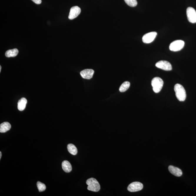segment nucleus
<instances>
[{"instance_id":"obj_17","label":"nucleus","mask_w":196,"mask_h":196,"mask_svg":"<svg viewBox=\"0 0 196 196\" xmlns=\"http://www.w3.org/2000/svg\"><path fill=\"white\" fill-rule=\"evenodd\" d=\"M130 86V83L129 82H125L121 85L119 91L121 92H124L127 91Z\"/></svg>"},{"instance_id":"obj_18","label":"nucleus","mask_w":196,"mask_h":196,"mask_svg":"<svg viewBox=\"0 0 196 196\" xmlns=\"http://www.w3.org/2000/svg\"><path fill=\"white\" fill-rule=\"evenodd\" d=\"M37 187L39 192H43L46 189V186L43 183L39 181L37 183Z\"/></svg>"},{"instance_id":"obj_5","label":"nucleus","mask_w":196,"mask_h":196,"mask_svg":"<svg viewBox=\"0 0 196 196\" xmlns=\"http://www.w3.org/2000/svg\"><path fill=\"white\" fill-rule=\"evenodd\" d=\"M188 21L191 23H196V11L193 8L188 7L186 10Z\"/></svg>"},{"instance_id":"obj_7","label":"nucleus","mask_w":196,"mask_h":196,"mask_svg":"<svg viewBox=\"0 0 196 196\" xmlns=\"http://www.w3.org/2000/svg\"><path fill=\"white\" fill-rule=\"evenodd\" d=\"M143 185L139 182H134L129 185L127 190L131 192H137L142 189Z\"/></svg>"},{"instance_id":"obj_16","label":"nucleus","mask_w":196,"mask_h":196,"mask_svg":"<svg viewBox=\"0 0 196 196\" xmlns=\"http://www.w3.org/2000/svg\"><path fill=\"white\" fill-rule=\"evenodd\" d=\"M67 149L70 153L73 155H76L77 153V149L75 145L72 144H68L67 146Z\"/></svg>"},{"instance_id":"obj_1","label":"nucleus","mask_w":196,"mask_h":196,"mask_svg":"<svg viewBox=\"0 0 196 196\" xmlns=\"http://www.w3.org/2000/svg\"><path fill=\"white\" fill-rule=\"evenodd\" d=\"M176 96L180 102H183L186 99V94L184 87L180 84H177L174 88Z\"/></svg>"},{"instance_id":"obj_19","label":"nucleus","mask_w":196,"mask_h":196,"mask_svg":"<svg viewBox=\"0 0 196 196\" xmlns=\"http://www.w3.org/2000/svg\"><path fill=\"white\" fill-rule=\"evenodd\" d=\"M126 4L131 7H134L137 4V0H124Z\"/></svg>"},{"instance_id":"obj_2","label":"nucleus","mask_w":196,"mask_h":196,"mask_svg":"<svg viewBox=\"0 0 196 196\" xmlns=\"http://www.w3.org/2000/svg\"><path fill=\"white\" fill-rule=\"evenodd\" d=\"M86 183L88 185V190L98 192L100 189V186L97 180L94 178H92L87 180Z\"/></svg>"},{"instance_id":"obj_11","label":"nucleus","mask_w":196,"mask_h":196,"mask_svg":"<svg viewBox=\"0 0 196 196\" xmlns=\"http://www.w3.org/2000/svg\"><path fill=\"white\" fill-rule=\"evenodd\" d=\"M169 172L171 174L177 177H180L182 175V172L178 168L174 167L172 166H170L169 167Z\"/></svg>"},{"instance_id":"obj_8","label":"nucleus","mask_w":196,"mask_h":196,"mask_svg":"<svg viewBox=\"0 0 196 196\" xmlns=\"http://www.w3.org/2000/svg\"><path fill=\"white\" fill-rule=\"evenodd\" d=\"M157 33L152 32L146 34L142 37V41L144 43H152L155 40L157 35Z\"/></svg>"},{"instance_id":"obj_15","label":"nucleus","mask_w":196,"mask_h":196,"mask_svg":"<svg viewBox=\"0 0 196 196\" xmlns=\"http://www.w3.org/2000/svg\"><path fill=\"white\" fill-rule=\"evenodd\" d=\"M18 50L16 49L9 50L5 53V56L7 57H14L18 55Z\"/></svg>"},{"instance_id":"obj_6","label":"nucleus","mask_w":196,"mask_h":196,"mask_svg":"<svg viewBox=\"0 0 196 196\" xmlns=\"http://www.w3.org/2000/svg\"><path fill=\"white\" fill-rule=\"evenodd\" d=\"M155 66L160 69L166 71H170L172 69V65L169 62L166 61H160L156 63Z\"/></svg>"},{"instance_id":"obj_9","label":"nucleus","mask_w":196,"mask_h":196,"mask_svg":"<svg viewBox=\"0 0 196 196\" xmlns=\"http://www.w3.org/2000/svg\"><path fill=\"white\" fill-rule=\"evenodd\" d=\"M81 12V10L80 7L77 6H74L70 9L68 18L70 20L74 19L80 15Z\"/></svg>"},{"instance_id":"obj_22","label":"nucleus","mask_w":196,"mask_h":196,"mask_svg":"<svg viewBox=\"0 0 196 196\" xmlns=\"http://www.w3.org/2000/svg\"><path fill=\"white\" fill-rule=\"evenodd\" d=\"M1 66H0V72H1Z\"/></svg>"},{"instance_id":"obj_12","label":"nucleus","mask_w":196,"mask_h":196,"mask_svg":"<svg viewBox=\"0 0 196 196\" xmlns=\"http://www.w3.org/2000/svg\"><path fill=\"white\" fill-rule=\"evenodd\" d=\"M27 103V99L25 98H21L18 102V110L21 111H23L25 109Z\"/></svg>"},{"instance_id":"obj_3","label":"nucleus","mask_w":196,"mask_h":196,"mask_svg":"<svg viewBox=\"0 0 196 196\" xmlns=\"http://www.w3.org/2000/svg\"><path fill=\"white\" fill-rule=\"evenodd\" d=\"M163 85V82L161 78H154L152 81V85L153 91L155 93H158L161 91Z\"/></svg>"},{"instance_id":"obj_13","label":"nucleus","mask_w":196,"mask_h":196,"mask_svg":"<svg viewBox=\"0 0 196 196\" xmlns=\"http://www.w3.org/2000/svg\"><path fill=\"white\" fill-rule=\"evenodd\" d=\"M62 167L63 170L66 172H69L72 170V167L69 162L64 161L62 163Z\"/></svg>"},{"instance_id":"obj_14","label":"nucleus","mask_w":196,"mask_h":196,"mask_svg":"<svg viewBox=\"0 0 196 196\" xmlns=\"http://www.w3.org/2000/svg\"><path fill=\"white\" fill-rule=\"evenodd\" d=\"M11 128V124L8 122L2 123L0 125V132L1 133H5L10 130Z\"/></svg>"},{"instance_id":"obj_10","label":"nucleus","mask_w":196,"mask_h":196,"mask_svg":"<svg viewBox=\"0 0 196 196\" xmlns=\"http://www.w3.org/2000/svg\"><path fill=\"white\" fill-rule=\"evenodd\" d=\"M94 71L92 69H85L81 72L80 75L84 79H90L92 78Z\"/></svg>"},{"instance_id":"obj_4","label":"nucleus","mask_w":196,"mask_h":196,"mask_svg":"<svg viewBox=\"0 0 196 196\" xmlns=\"http://www.w3.org/2000/svg\"><path fill=\"white\" fill-rule=\"evenodd\" d=\"M184 41L182 40H177L172 42L169 46L170 51L176 52L180 51L184 47Z\"/></svg>"},{"instance_id":"obj_21","label":"nucleus","mask_w":196,"mask_h":196,"mask_svg":"<svg viewBox=\"0 0 196 196\" xmlns=\"http://www.w3.org/2000/svg\"><path fill=\"white\" fill-rule=\"evenodd\" d=\"M1 155H1V152H0V159H1Z\"/></svg>"},{"instance_id":"obj_20","label":"nucleus","mask_w":196,"mask_h":196,"mask_svg":"<svg viewBox=\"0 0 196 196\" xmlns=\"http://www.w3.org/2000/svg\"><path fill=\"white\" fill-rule=\"evenodd\" d=\"M35 4H41V0H32Z\"/></svg>"}]
</instances>
